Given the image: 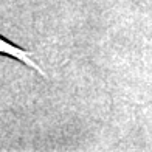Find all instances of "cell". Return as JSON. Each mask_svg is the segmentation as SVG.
<instances>
[{
    "label": "cell",
    "mask_w": 152,
    "mask_h": 152,
    "mask_svg": "<svg viewBox=\"0 0 152 152\" xmlns=\"http://www.w3.org/2000/svg\"><path fill=\"white\" fill-rule=\"evenodd\" d=\"M0 54H3V56H8V58H12L16 59L19 62H22V64H25L26 67L33 68L34 72H37L39 75H42L44 78H47L45 72L42 70V67H40L36 61H34L33 54L30 51L23 50L22 47H19L16 44L10 42V40H6L5 37L0 36Z\"/></svg>",
    "instance_id": "cell-1"
}]
</instances>
